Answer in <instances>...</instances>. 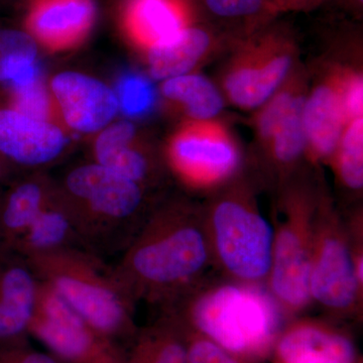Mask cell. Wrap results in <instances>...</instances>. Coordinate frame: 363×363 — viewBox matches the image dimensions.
Instances as JSON below:
<instances>
[{"label":"cell","mask_w":363,"mask_h":363,"mask_svg":"<svg viewBox=\"0 0 363 363\" xmlns=\"http://www.w3.org/2000/svg\"><path fill=\"white\" fill-rule=\"evenodd\" d=\"M131 298L166 309L215 274L202 204L152 210L112 266Z\"/></svg>","instance_id":"obj_1"},{"label":"cell","mask_w":363,"mask_h":363,"mask_svg":"<svg viewBox=\"0 0 363 363\" xmlns=\"http://www.w3.org/2000/svg\"><path fill=\"white\" fill-rule=\"evenodd\" d=\"M257 187L245 168L207 194L203 216L215 274L240 285L267 288L274 230L260 212Z\"/></svg>","instance_id":"obj_2"},{"label":"cell","mask_w":363,"mask_h":363,"mask_svg":"<svg viewBox=\"0 0 363 363\" xmlns=\"http://www.w3.org/2000/svg\"><path fill=\"white\" fill-rule=\"evenodd\" d=\"M162 312L234 354L266 350L283 318L267 288L240 285L216 274Z\"/></svg>","instance_id":"obj_3"},{"label":"cell","mask_w":363,"mask_h":363,"mask_svg":"<svg viewBox=\"0 0 363 363\" xmlns=\"http://www.w3.org/2000/svg\"><path fill=\"white\" fill-rule=\"evenodd\" d=\"M23 260L35 278L98 331L116 342L135 335V301L104 257L72 247Z\"/></svg>","instance_id":"obj_4"},{"label":"cell","mask_w":363,"mask_h":363,"mask_svg":"<svg viewBox=\"0 0 363 363\" xmlns=\"http://www.w3.org/2000/svg\"><path fill=\"white\" fill-rule=\"evenodd\" d=\"M324 179L305 168L274 192L271 272L267 292L283 317H293L312 304L310 267L315 217Z\"/></svg>","instance_id":"obj_5"},{"label":"cell","mask_w":363,"mask_h":363,"mask_svg":"<svg viewBox=\"0 0 363 363\" xmlns=\"http://www.w3.org/2000/svg\"><path fill=\"white\" fill-rule=\"evenodd\" d=\"M65 188L81 245L101 257L123 252L152 212L145 211L143 186L97 162L71 171Z\"/></svg>","instance_id":"obj_6"},{"label":"cell","mask_w":363,"mask_h":363,"mask_svg":"<svg viewBox=\"0 0 363 363\" xmlns=\"http://www.w3.org/2000/svg\"><path fill=\"white\" fill-rule=\"evenodd\" d=\"M309 292L311 302L331 316L362 315L363 284L355 271L347 225L325 182L315 217Z\"/></svg>","instance_id":"obj_7"},{"label":"cell","mask_w":363,"mask_h":363,"mask_svg":"<svg viewBox=\"0 0 363 363\" xmlns=\"http://www.w3.org/2000/svg\"><path fill=\"white\" fill-rule=\"evenodd\" d=\"M28 334L62 363H125V351L118 342L98 331L40 281Z\"/></svg>","instance_id":"obj_8"},{"label":"cell","mask_w":363,"mask_h":363,"mask_svg":"<svg viewBox=\"0 0 363 363\" xmlns=\"http://www.w3.org/2000/svg\"><path fill=\"white\" fill-rule=\"evenodd\" d=\"M169 159L188 187L206 194L238 176L247 166L238 140L217 119L191 121L172 140Z\"/></svg>","instance_id":"obj_9"},{"label":"cell","mask_w":363,"mask_h":363,"mask_svg":"<svg viewBox=\"0 0 363 363\" xmlns=\"http://www.w3.org/2000/svg\"><path fill=\"white\" fill-rule=\"evenodd\" d=\"M295 45L266 37L247 43L230 57L222 75V94L242 111L259 108L296 67Z\"/></svg>","instance_id":"obj_10"},{"label":"cell","mask_w":363,"mask_h":363,"mask_svg":"<svg viewBox=\"0 0 363 363\" xmlns=\"http://www.w3.org/2000/svg\"><path fill=\"white\" fill-rule=\"evenodd\" d=\"M339 67H330L306 96L303 123L306 160L310 166L328 164L347 123L339 88Z\"/></svg>","instance_id":"obj_11"},{"label":"cell","mask_w":363,"mask_h":363,"mask_svg":"<svg viewBox=\"0 0 363 363\" xmlns=\"http://www.w3.org/2000/svg\"><path fill=\"white\" fill-rule=\"evenodd\" d=\"M52 89L66 123L81 133L105 128L118 112L116 92L96 79L64 72L54 78Z\"/></svg>","instance_id":"obj_12"},{"label":"cell","mask_w":363,"mask_h":363,"mask_svg":"<svg viewBox=\"0 0 363 363\" xmlns=\"http://www.w3.org/2000/svg\"><path fill=\"white\" fill-rule=\"evenodd\" d=\"M66 138L58 126L13 108H0V155L23 166H40L63 152Z\"/></svg>","instance_id":"obj_13"},{"label":"cell","mask_w":363,"mask_h":363,"mask_svg":"<svg viewBox=\"0 0 363 363\" xmlns=\"http://www.w3.org/2000/svg\"><path fill=\"white\" fill-rule=\"evenodd\" d=\"M38 286L39 281L25 260L0 252V342L26 337Z\"/></svg>","instance_id":"obj_14"},{"label":"cell","mask_w":363,"mask_h":363,"mask_svg":"<svg viewBox=\"0 0 363 363\" xmlns=\"http://www.w3.org/2000/svg\"><path fill=\"white\" fill-rule=\"evenodd\" d=\"M281 363H354L357 353L347 336L313 321L294 324L279 338Z\"/></svg>","instance_id":"obj_15"},{"label":"cell","mask_w":363,"mask_h":363,"mask_svg":"<svg viewBox=\"0 0 363 363\" xmlns=\"http://www.w3.org/2000/svg\"><path fill=\"white\" fill-rule=\"evenodd\" d=\"M213 40L200 28H185L149 48L150 75L156 80L185 75L205 61L213 49Z\"/></svg>","instance_id":"obj_16"},{"label":"cell","mask_w":363,"mask_h":363,"mask_svg":"<svg viewBox=\"0 0 363 363\" xmlns=\"http://www.w3.org/2000/svg\"><path fill=\"white\" fill-rule=\"evenodd\" d=\"M72 247H83L70 210L67 205H54L47 201L11 253L28 259Z\"/></svg>","instance_id":"obj_17"},{"label":"cell","mask_w":363,"mask_h":363,"mask_svg":"<svg viewBox=\"0 0 363 363\" xmlns=\"http://www.w3.org/2000/svg\"><path fill=\"white\" fill-rule=\"evenodd\" d=\"M135 128L130 121H118L105 128L95 143L97 164L143 186L152 174V162L142 150L131 145Z\"/></svg>","instance_id":"obj_18"},{"label":"cell","mask_w":363,"mask_h":363,"mask_svg":"<svg viewBox=\"0 0 363 363\" xmlns=\"http://www.w3.org/2000/svg\"><path fill=\"white\" fill-rule=\"evenodd\" d=\"M94 16L92 0H42L33 9L30 25L40 39L64 43L86 32Z\"/></svg>","instance_id":"obj_19"},{"label":"cell","mask_w":363,"mask_h":363,"mask_svg":"<svg viewBox=\"0 0 363 363\" xmlns=\"http://www.w3.org/2000/svg\"><path fill=\"white\" fill-rule=\"evenodd\" d=\"M125 363H189L183 326L174 315L162 317L145 330L136 332Z\"/></svg>","instance_id":"obj_20"},{"label":"cell","mask_w":363,"mask_h":363,"mask_svg":"<svg viewBox=\"0 0 363 363\" xmlns=\"http://www.w3.org/2000/svg\"><path fill=\"white\" fill-rule=\"evenodd\" d=\"M47 201L44 187L35 181L23 182L11 191L0 205V252H13Z\"/></svg>","instance_id":"obj_21"},{"label":"cell","mask_w":363,"mask_h":363,"mask_svg":"<svg viewBox=\"0 0 363 363\" xmlns=\"http://www.w3.org/2000/svg\"><path fill=\"white\" fill-rule=\"evenodd\" d=\"M336 183L348 199V209L359 204L363 190V116L346 123L330 161ZM358 206V205H357Z\"/></svg>","instance_id":"obj_22"},{"label":"cell","mask_w":363,"mask_h":363,"mask_svg":"<svg viewBox=\"0 0 363 363\" xmlns=\"http://www.w3.org/2000/svg\"><path fill=\"white\" fill-rule=\"evenodd\" d=\"M162 94L183 106L191 121L216 119L224 107V96L212 81L200 74H185L164 80Z\"/></svg>","instance_id":"obj_23"},{"label":"cell","mask_w":363,"mask_h":363,"mask_svg":"<svg viewBox=\"0 0 363 363\" xmlns=\"http://www.w3.org/2000/svg\"><path fill=\"white\" fill-rule=\"evenodd\" d=\"M128 23L136 39L149 48L187 28L174 0H133Z\"/></svg>","instance_id":"obj_24"},{"label":"cell","mask_w":363,"mask_h":363,"mask_svg":"<svg viewBox=\"0 0 363 363\" xmlns=\"http://www.w3.org/2000/svg\"><path fill=\"white\" fill-rule=\"evenodd\" d=\"M37 54V43L32 35L16 28H0V83L18 89L40 79Z\"/></svg>","instance_id":"obj_25"},{"label":"cell","mask_w":363,"mask_h":363,"mask_svg":"<svg viewBox=\"0 0 363 363\" xmlns=\"http://www.w3.org/2000/svg\"><path fill=\"white\" fill-rule=\"evenodd\" d=\"M308 90L306 72L301 67H295L279 89L255 111L252 123L259 147L269 140L281 119L298 102L305 99Z\"/></svg>","instance_id":"obj_26"},{"label":"cell","mask_w":363,"mask_h":363,"mask_svg":"<svg viewBox=\"0 0 363 363\" xmlns=\"http://www.w3.org/2000/svg\"><path fill=\"white\" fill-rule=\"evenodd\" d=\"M116 94L119 111L130 117L149 113L157 101L156 88L152 81L140 74L123 76L117 84Z\"/></svg>","instance_id":"obj_27"},{"label":"cell","mask_w":363,"mask_h":363,"mask_svg":"<svg viewBox=\"0 0 363 363\" xmlns=\"http://www.w3.org/2000/svg\"><path fill=\"white\" fill-rule=\"evenodd\" d=\"M182 326L187 344L189 363H242L235 357L234 353L221 347L214 341L188 328L184 324Z\"/></svg>","instance_id":"obj_28"},{"label":"cell","mask_w":363,"mask_h":363,"mask_svg":"<svg viewBox=\"0 0 363 363\" xmlns=\"http://www.w3.org/2000/svg\"><path fill=\"white\" fill-rule=\"evenodd\" d=\"M339 88L346 119L363 116L362 73L351 67H339Z\"/></svg>","instance_id":"obj_29"},{"label":"cell","mask_w":363,"mask_h":363,"mask_svg":"<svg viewBox=\"0 0 363 363\" xmlns=\"http://www.w3.org/2000/svg\"><path fill=\"white\" fill-rule=\"evenodd\" d=\"M13 109L40 121H47L50 102L40 79L32 84L13 89Z\"/></svg>","instance_id":"obj_30"},{"label":"cell","mask_w":363,"mask_h":363,"mask_svg":"<svg viewBox=\"0 0 363 363\" xmlns=\"http://www.w3.org/2000/svg\"><path fill=\"white\" fill-rule=\"evenodd\" d=\"M0 363H62L49 353L35 350L25 338L0 342Z\"/></svg>","instance_id":"obj_31"},{"label":"cell","mask_w":363,"mask_h":363,"mask_svg":"<svg viewBox=\"0 0 363 363\" xmlns=\"http://www.w3.org/2000/svg\"><path fill=\"white\" fill-rule=\"evenodd\" d=\"M209 11L221 18H234L259 13L264 0H205Z\"/></svg>","instance_id":"obj_32"},{"label":"cell","mask_w":363,"mask_h":363,"mask_svg":"<svg viewBox=\"0 0 363 363\" xmlns=\"http://www.w3.org/2000/svg\"><path fill=\"white\" fill-rule=\"evenodd\" d=\"M4 175V164H2L1 160H0V178Z\"/></svg>","instance_id":"obj_33"},{"label":"cell","mask_w":363,"mask_h":363,"mask_svg":"<svg viewBox=\"0 0 363 363\" xmlns=\"http://www.w3.org/2000/svg\"><path fill=\"white\" fill-rule=\"evenodd\" d=\"M1 1H16V0H0V2Z\"/></svg>","instance_id":"obj_34"},{"label":"cell","mask_w":363,"mask_h":363,"mask_svg":"<svg viewBox=\"0 0 363 363\" xmlns=\"http://www.w3.org/2000/svg\"><path fill=\"white\" fill-rule=\"evenodd\" d=\"M358 2H360V4H362V0H357Z\"/></svg>","instance_id":"obj_35"}]
</instances>
